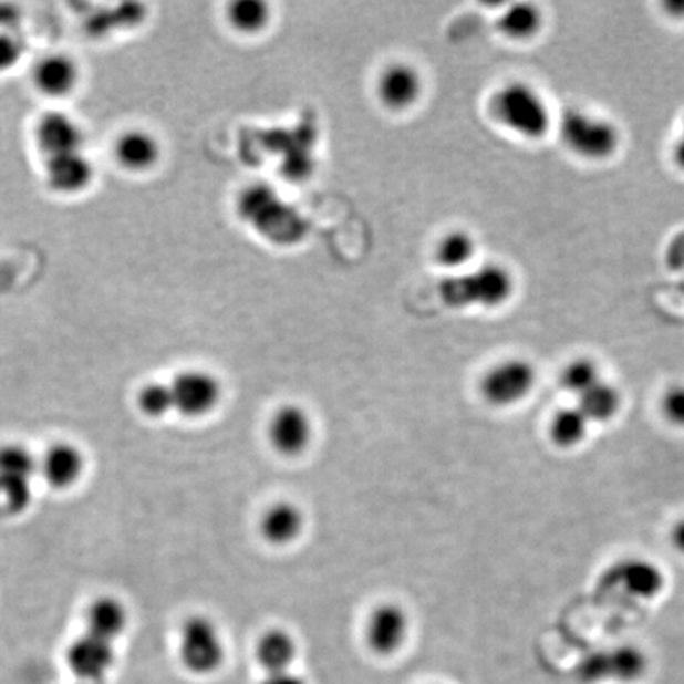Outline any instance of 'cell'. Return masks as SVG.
Wrapping results in <instances>:
<instances>
[{"label":"cell","instance_id":"36","mask_svg":"<svg viewBox=\"0 0 684 684\" xmlns=\"http://www.w3.org/2000/svg\"><path fill=\"white\" fill-rule=\"evenodd\" d=\"M664 7L673 17L684 18V0H673V2L665 3Z\"/></svg>","mask_w":684,"mask_h":684},{"label":"cell","instance_id":"10","mask_svg":"<svg viewBox=\"0 0 684 684\" xmlns=\"http://www.w3.org/2000/svg\"><path fill=\"white\" fill-rule=\"evenodd\" d=\"M411 621L406 610L385 602L373 610L365 629L366 645L377 656L398 653L410 638Z\"/></svg>","mask_w":684,"mask_h":684},{"label":"cell","instance_id":"9","mask_svg":"<svg viewBox=\"0 0 684 684\" xmlns=\"http://www.w3.org/2000/svg\"><path fill=\"white\" fill-rule=\"evenodd\" d=\"M175 411L189 418L211 414L222 398L219 379L204 370L183 371L170 384Z\"/></svg>","mask_w":684,"mask_h":684},{"label":"cell","instance_id":"5","mask_svg":"<svg viewBox=\"0 0 684 684\" xmlns=\"http://www.w3.org/2000/svg\"><path fill=\"white\" fill-rule=\"evenodd\" d=\"M222 632L208 616L187 618L179 632V660L194 675H213L226 662Z\"/></svg>","mask_w":684,"mask_h":684},{"label":"cell","instance_id":"6","mask_svg":"<svg viewBox=\"0 0 684 684\" xmlns=\"http://www.w3.org/2000/svg\"><path fill=\"white\" fill-rule=\"evenodd\" d=\"M39 473V462L21 444L0 445V510L20 515L31 506L32 481Z\"/></svg>","mask_w":684,"mask_h":684},{"label":"cell","instance_id":"12","mask_svg":"<svg viewBox=\"0 0 684 684\" xmlns=\"http://www.w3.org/2000/svg\"><path fill=\"white\" fill-rule=\"evenodd\" d=\"M314 434L311 417L298 404H286L274 412L268 426L271 445L279 454L296 456L303 454Z\"/></svg>","mask_w":684,"mask_h":684},{"label":"cell","instance_id":"15","mask_svg":"<svg viewBox=\"0 0 684 684\" xmlns=\"http://www.w3.org/2000/svg\"><path fill=\"white\" fill-rule=\"evenodd\" d=\"M84 466L83 452L70 443L50 445L39 462L40 474L54 490L75 487L83 477Z\"/></svg>","mask_w":684,"mask_h":684},{"label":"cell","instance_id":"2","mask_svg":"<svg viewBox=\"0 0 684 684\" xmlns=\"http://www.w3.org/2000/svg\"><path fill=\"white\" fill-rule=\"evenodd\" d=\"M437 292L447 307L496 309L514 297L515 278L501 263H484L447 276Z\"/></svg>","mask_w":684,"mask_h":684},{"label":"cell","instance_id":"32","mask_svg":"<svg viewBox=\"0 0 684 684\" xmlns=\"http://www.w3.org/2000/svg\"><path fill=\"white\" fill-rule=\"evenodd\" d=\"M260 684H308L292 671L267 673Z\"/></svg>","mask_w":684,"mask_h":684},{"label":"cell","instance_id":"30","mask_svg":"<svg viewBox=\"0 0 684 684\" xmlns=\"http://www.w3.org/2000/svg\"><path fill=\"white\" fill-rule=\"evenodd\" d=\"M21 56H23L21 40L9 32H0V72L14 68Z\"/></svg>","mask_w":684,"mask_h":684},{"label":"cell","instance_id":"35","mask_svg":"<svg viewBox=\"0 0 684 684\" xmlns=\"http://www.w3.org/2000/svg\"><path fill=\"white\" fill-rule=\"evenodd\" d=\"M14 18H17V12L12 6H0V28L13 24Z\"/></svg>","mask_w":684,"mask_h":684},{"label":"cell","instance_id":"13","mask_svg":"<svg viewBox=\"0 0 684 684\" xmlns=\"http://www.w3.org/2000/svg\"><path fill=\"white\" fill-rule=\"evenodd\" d=\"M423 79L411 64L395 62L379 75L376 94L379 102L392 112H404L421 101Z\"/></svg>","mask_w":684,"mask_h":684},{"label":"cell","instance_id":"11","mask_svg":"<svg viewBox=\"0 0 684 684\" xmlns=\"http://www.w3.org/2000/svg\"><path fill=\"white\" fill-rule=\"evenodd\" d=\"M602 584L607 590H621L634 598L651 599L664 590L665 577L653 562L634 558L607 569Z\"/></svg>","mask_w":684,"mask_h":684},{"label":"cell","instance_id":"21","mask_svg":"<svg viewBox=\"0 0 684 684\" xmlns=\"http://www.w3.org/2000/svg\"><path fill=\"white\" fill-rule=\"evenodd\" d=\"M298 643L286 629L263 632L256 646V657L267 673L290 671L297 660Z\"/></svg>","mask_w":684,"mask_h":684},{"label":"cell","instance_id":"1","mask_svg":"<svg viewBox=\"0 0 684 684\" xmlns=\"http://www.w3.org/2000/svg\"><path fill=\"white\" fill-rule=\"evenodd\" d=\"M490 106L493 117L526 142H540L553 126V116L546 99L526 81L504 83L493 94Z\"/></svg>","mask_w":684,"mask_h":684},{"label":"cell","instance_id":"27","mask_svg":"<svg viewBox=\"0 0 684 684\" xmlns=\"http://www.w3.org/2000/svg\"><path fill=\"white\" fill-rule=\"evenodd\" d=\"M587 417L580 410H562L550 423V436L559 447H576L587 436Z\"/></svg>","mask_w":684,"mask_h":684},{"label":"cell","instance_id":"31","mask_svg":"<svg viewBox=\"0 0 684 684\" xmlns=\"http://www.w3.org/2000/svg\"><path fill=\"white\" fill-rule=\"evenodd\" d=\"M662 412L673 425L684 426V387H673L665 393Z\"/></svg>","mask_w":684,"mask_h":684},{"label":"cell","instance_id":"29","mask_svg":"<svg viewBox=\"0 0 684 684\" xmlns=\"http://www.w3.org/2000/svg\"><path fill=\"white\" fill-rule=\"evenodd\" d=\"M562 385L569 390V392L576 393V395L582 396L584 392L593 388L595 384L601 382L599 376L598 366L590 359L573 360L562 371Z\"/></svg>","mask_w":684,"mask_h":684},{"label":"cell","instance_id":"22","mask_svg":"<svg viewBox=\"0 0 684 684\" xmlns=\"http://www.w3.org/2000/svg\"><path fill=\"white\" fill-rule=\"evenodd\" d=\"M159 157V143L148 132L131 131L117 139L116 159L128 170H148L156 165Z\"/></svg>","mask_w":684,"mask_h":684},{"label":"cell","instance_id":"20","mask_svg":"<svg viewBox=\"0 0 684 684\" xmlns=\"http://www.w3.org/2000/svg\"><path fill=\"white\" fill-rule=\"evenodd\" d=\"M34 81L37 90L48 95H53V97L68 95L76 86L79 68L65 54H50L37 62Z\"/></svg>","mask_w":684,"mask_h":684},{"label":"cell","instance_id":"17","mask_svg":"<svg viewBox=\"0 0 684 684\" xmlns=\"http://www.w3.org/2000/svg\"><path fill=\"white\" fill-rule=\"evenodd\" d=\"M46 182L51 189L61 194H76L92 182V165L81 151L48 157Z\"/></svg>","mask_w":684,"mask_h":684},{"label":"cell","instance_id":"28","mask_svg":"<svg viewBox=\"0 0 684 684\" xmlns=\"http://www.w3.org/2000/svg\"><path fill=\"white\" fill-rule=\"evenodd\" d=\"M138 410L151 418H160L175 411L170 385L151 382L138 393Z\"/></svg>","mask_w":684,"mask_h":684},{"label":"cell","instance_id":"26","mask_svg":"<svg viewBox=\"0 0 684 684\" xmlns=\"http://www.w3.org/2000/svg\"><path fill=\"white\" fill-rule=\"evenodd\" d=\"M621 406V396L612 385L599 382L593 388L580 396L579 410L587 421L605 422L616 414Z\"/></svg>","mask_w":684,"mask_h":684},{"label":"cell","instance_id":"7","mask_svg":"<svg viewBox=\"0 0 684 684\" xmlns=\"http://www.w3.org/2000/svg\"><path fill=\"white\" fill-rule=\"evenodd\" d=\"M536 385V370L524 359H509L491 366L481 381V395L493 406H512Z\"/></svg>","mask_w":684,"mask_h":684},{"label":"cell","instance_id":"24","mask_svg":"<svg viewBox=\"0 0 684 684\" xmlns=\"http://www.w3.org/2000/svg\"><path fill=\"white\" fill-rule=\"evenodd\" d=\"M477 252L476 238L466 230L447 231L434 248V259L447 270L465 271Z\"/></svg>","mask_w":684,"mask_h":684},{"label":"cell","instance_id":"4","mask_svg":"<svg viewBox=\"0 0 684 684\" xmlns=\"http://www.w3.org/2000/svg\"><path fill=\"white\" fill-rule=\"evenodd\" d=\"M558 134L570 154L588 162L612 159L621 146L620 128L615 123L577 106L561 114Z\"/></svg>","mask_w":684,"mask_h":684},{"label":"cell","instance_id":"16","mask_svg":"<svg viewBox=\"0 0 684 684\" xmlns=\"http://www.w3.org/2000/svg\"><path fill=\"white\" fill-rule=\"evenodd\" d=\"M37 143L48 157L75 153L83 145V132L68 113L50 112L37 124Z\"/></svg>","mask_w":684,"mask_h":684},{"label":"cell","instance_id":"18","mask_svg":"<svg viewBox=\"0 0 684 684\" xmlns=\"http://www.w3.org/2000/svg\"><path fill=\"white\" fill-rule=\"evenodd\" d=\"M304 529V515L297 504L279 501L265 510L260 531L273 546H289L296 542Z\"/></svg>","mask_w":684,"mask_h":684},{"label":"cell","instance_id":"8","mask_svg":"<svg viewBox=\"0 0 684 684\" xmlns=\"http://www.w3.org/2000/svg\"><path fill=\"white\" fill-rule=\"evenodd\" d=\"M649 667L645 653L638 646L624 645L610 651H595L580 662L579 675L584 683H599L604 680L635 682Z\"/></svg>","mask_w":684,"mask_h":684},{"label":"cell","instance_id":"14","mask_svg":"<svg viewBox=\"0 0 684 684\" xmlns=\"http://www.w3.org/2000/svg\"><path fill=\"white\" fill-rule=\"evenodd\" d=\"M65 661L73 675L87 682H97L113 667L114 646L112 642L84 632L69 646Z\"/></svg>","mask_w":684,"mask_h":684},{"label":"cell","instance_id":"25","mask_svg":"<svg viewBox=\"0 0 684 684\" xmlns=\"http://www.w3.org/2000/svg\"><path fill=\"white\" fill-rule=\"evenodd\" d=\"M228 23L241 34H259L271 21L270 3L263 0H235L227 10Z\"/></svg>","mask_w":684,"mask_h":684},{"label":"cell","instance_id":"33","mask_svg":"<svg viewBox=\"0 0 684 684\" xmlns=\"http://www.w3.org/2000/svg\"><path fill=\"white\" fill-rule=\"evenodd\" d=\"M672 159L675 167L684 172V121L678 138H676L675 145L672 148Z\"/></svg>","mask_w":684,"mask_h":684},{"label":"cell","instance_id":"19","mask_svg":"<svg viewBox=\"0 0 684 684\" xmlns=\"http://www.w3.org/2000/svg\"><path fill=\"white\" fill-rule=\"evenodd\" d=\"M127 621V610L123 602L105 595V598L95 599L87 609L86 632L113 643L126 631Z\"/></svg>","mask_w":684,"mask_h":684},{"label":"cell","instance_id":"3","mask_svg":"<svg viewBox=\"0 0 684 684\" xmlns=\"http://www.w3.org/2000/svg\"><path fill=\"white\" fill-rule=\"evenodd\" d=\"M238 213L253 230L278 245H293L304 237L307 226L293 206L268 184H252L238 198Z\"/></svg>","mask_w":684,"mask_h":684},{"label":"cell","instance_id":"23","mask_svg":"<svg viewBox=\"0 0 684 684\" xmlns=\"http://www.w3.org/2000/svg\"><path fill=\"white\" fill-rule=\"evenodd\" d=\"M543 28V13L536 3L515 2L499 17L498 31L514 42H528Z\"/></svg>","mask_w":684,"mask_h":684},{"label":"cell","instance_id":"34","mask_svg":"<svg viewBox=\"0 0 684 684\" xmlns=\"http://www.w3.org/2000/svg\"><path fill=\"white\" fill-rule=\"evenodd\" d=\"M672 543L676 550L682 551L684 553V520L680 521L678 525H675L672 531Z\"/></svg>","mask_w":684,"mask_h":684},{"label":"cell","instance_id":"37","mask_svg":"<svg viewBox=\"0 0 684 684\" xmlns=\"http://www.w3.org/2000/svg\"><path fill=\"white\" fill-rule=\"evenodd\" d=\"M434 684H441V683H434Z\"/></svg>","mask_w":684,"mask_h":684}]
</instances>
